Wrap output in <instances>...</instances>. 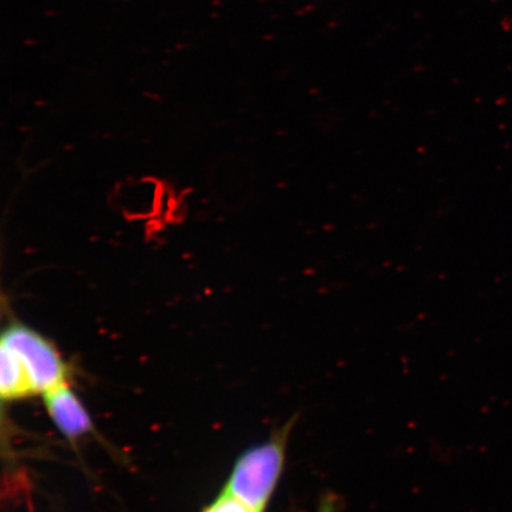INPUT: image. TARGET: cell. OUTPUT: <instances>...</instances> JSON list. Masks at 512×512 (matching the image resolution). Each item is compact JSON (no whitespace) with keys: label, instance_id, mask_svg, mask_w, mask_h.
<instances>
[{"label":"cell","instance_id":"obj_1","mask_svg":"<svg viewBox=\"0 0 512 512\" xmlns=\"http://www.w3.org/2000/svg\"><path fill=\"white\" fill-rule=\"evenodd\" d=\"M292 425L288 422L266 443L242 454L223 491L256 512H265L284 471Z\"/></svg>","mask_w":512,"mask_h":512},{"label":"cell","instance_id":"obj_2","mask_svg":"<svg viewBox=\"0 0 512 512\" xmlns=\"http://www.w3.org/2000/svg\"><path fill=\"white\" fill-rule=\"evenodd\" d=\"M2 344L15 352L38 393L67 382V366L55 345L40 332L14 322L3 332Z\"/></svg>","mask_w":512,"mask_h":512},{"label":"cell","instance_id":"obj_3","mask_svg":"<svg viewBox=\"0 0 512 512\" xmlns=\"http://www.w3.org/2000/svg\"><path fill=\"white\" fill-rule=\"evenodd\" d=\"M50 418L69 439L82 437L92 431L91 418L67 382L43 394Z\"/></svg>","mask_w":512,"mask_h":512},{"label":"cell","instance_id":"obj_4","mask_svg":"<svg viewBox=\"0 0 512 512\" xmlns=\"http://www.w3.org/2000/svg\"><path fill=\"white\" fill-rule=\"evenodd\" d=\"M0 394L3 400H18L36 394L27 370L15 352L0 344Z\"/></svg>","mask_w":512,"mask_h":512},{"label":"cell","instance_id":"obj_5","mask_svg":"<svg viewBox=\"0 0 512 512\" xmlns=\"http://www.w3.org/2000/svg\"><path fill=\"white\" fill-rule=\"evenodd\" d=\"M203 512H256L248 505L239 501L238 498L222 492V494L215 499L213 503Z\"/></svg>","mask_w":512,"mask_h":512},{"label":"cell","instance_id":"obj_6","mask_svg":"<svg viewBox=\"0 0 512 512\" xmlns=\"http://www.w3.org/2000/svg\"><path fill=\"white\" fill-rule=\"evenodd\" d=\"M338 501L335 495H328L319 503L317 512H337Z\"/></svg>","mask_w":512,"mask_h":512}]
</instances>
